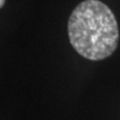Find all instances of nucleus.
Here are the masks:
<instances>
[{"mask_svg": "<svg viewBox=\"0 0 120 120\" xmlns=\"http://www.w3.org/2000/svg\"><path fill=\"white\" fill-rule=\"evenodd\" d=\"M72 47L84 58L98 61L113 53L118 45V24L113 12L99 0H85L68 20Z\"/></svg>", "mask_w": 120, "mask_h": 120, "instance_id": "nucleus-1", "label": "nucleus"}, {"mask_svg": "<svg viewBox=\"0 0 120 120\" xmlns=\"http://www.w3.org/2000/svg\"><path fill=\"white\" fill-rule=\"evenodd\" d=\"M4 3H5V0H0V8L4 5Z\"/></svg>", "mask_w": 120, "mask_h": 120, "instance_id": "nucleus-2", "label": "nucleus"}]
</instances>
